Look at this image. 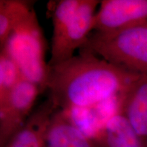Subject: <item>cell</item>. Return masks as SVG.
Wrapping results in <instances>:
<instances>
[{
	"label": "cell",
	"instance_id": "11",
	"mask_svg": "<svg viewBox=\"0 0 147 147\" xmlns=\"http://www.w3.org/2000/svg\"><path fill=\"white\" fill-rule=\"evenodd\" d=\"M34 3L27 0H0L1 47L12 31L34 12Z\"/></svg>",
	"mask_w": 147,
	"mask_h": 147
},
{
	"label": "cell",
	"instance_id": "10",
	"mask_svg": "<svg viewBox=\"0 0 147 147\" xmlns=\"http://www.w3.org/2000/svg\"><path fill=\"white\" fill-rule=\"evenodd\" d=\"M120 113L144 139L147 138V75H140L121 101Z\"/></svg>",
	"mask_w": 147,
	"mask_h": 147
},
{
	"label": "cell",
	"instance_id": "4",
	"mask_svg": "<svg viewBox=\"0 0 147 147\" xmlns=\"http://www.w3.org/2000/svg\"><path fill=\"white\" fill-rule=\"evenodd\" d=\"M101 1L82 0L72 20L56 41L51 42L49 66L60 63L73 57L75 51L85 43L93 30L96 9Z\"/></svg>",
	"mask_w": 147,
	"mask_h": 147
},
{
	"label": "cell",
	"instance_id": "3",
	"mask_svg": "<svg viewBox=\"0 0 147 147\" xmlns=\"http://www.w3.org/2000/svg\"><path fill=\"white\" fill-rule=\"evenodd\" d=\"M47 41L35 10L12 31L1 51L19 67L23 78L47 90L49 64L46 61Z\"/></svg>",
	"mask_w": 147,
	"mask_h": 147
},
{
	"label": "cell",
	"instance_id": "5",
	"mask_svg": "<svg viewBox=\"0 0 147 147\" xmlns=\"http://www.w3.org/2000/svg\"><path fill=\"white\" fill-rule=\"evenodd\" d=\"M40 93L38 86L23 79L0 105V147L4 146L23 127Z\"/></svg>",
	"mask_w": 147,
	"mask_h": 147
},
{
	"label": "cell",
	"instance_id": "6",
	"mask_svg": "<svg viewBox=\"0 0 147 147\" xmlns=\"http://www.w3.org/2000/svg\"><path fill=\"white\" fill-rule=\"evenodd\" d=\"M93 21L95 32L119 31L147 23V0H102Z\"/></svg>",
	"mask_w": 147,
	"mask_h": 147
},
{
	"label": "cell",
	"instance_id": "7",
	"mask_svg": "<svg viewBox=\"0 0 147 147\" xmlns=\"http://www.w3.org/2000/svg\"><path fill=\"white\" fill-rule=\"evenodd\" d=\"M46 147H100L93 138L80 129L68 113L57 109L51 117Z\"/></svg>",
	"mask_w": 147,
	"mask_h": 147
},
{
	"label": "cell",
	"instance_id": "12",
	"mask_svg": "<svg viewBox=\"0 0 147 147\" xmlns=\"http://www.w3.org/2000/svg\"><path fill=\"white\" fill-rule=\"evenodd\" d=\"M23 79L15 62L3 51H0V105L5 102L13 89Z\"/></svg>",
	"mask_w": 147,
	"mask_h": 147
},
{
	"label": "cell",
	"instance_id": "2",
	"mask_svg": "<svg viewBox=\"0 0 147 147\" xmlns=\"http://www.w3.org/2000/svg\"><path fill=\"white\" fill-rule=\"evenodd\" d=\"M80 51L132 72L147 75V23L115 32H94Z\"/></svg>",
	"mask_w": 147,
	"mask_h": 147
},
{
	"label": "cell",
	"instance_id": "9",
	"mask_svg": "<svg viewBox=\"0 0 147 147\" xmlns=\"http://www.w3.org/2000/svg\"><path fill=\"white\" fill-rule=\"evenodd\" d=\"M91 137L100 147H145V139L120 113L104 121Z\"/></svg>",
	"mask_w": 147,
	"mask_h": 147
},
{
	"label": "cell",
	"instance_id": "14",
	"mask_svg": "<svg viewBox=\"0 0 147 147\" xmlns=\"http://www.w3.org/2000/svg\"><path fill=\"white\" fill-rule=\"evenodd\" d=\"M144 144H145V147H147V138L144 140Z\"/></svg>",
	"mask_w": 147,
	"mask_h": 147
},
{
	"label": "cell",
	"instance_id": "1",
	"mask_svg": "<svg viewBox=\"0 0 147 147\" xmlns=\"http://www.w3.org/2000/svg\"><path fill=\"white\" fill-rule=\"evenodd\" d=\"M80 51L68 60L49 66V97L58 109L68 113L93 108L112 99L122 101L141 75Z\"/></svg>",
	"mask_w": 147,
	"mask_h": 147
},
{
	"label": "cell",
	"instance_id": "13",
	"mask_svg": "<svg viewBox=\"0 0 147 147\" xmlns=\"http://www.w3.org/2000/svg\"><path fill=\"white\" fill-rule=\"evenodd\" d=\"M82 0H60L53 7L51 18L53 25L52 42L58 40L75 16Z\"/></svg>",
	"mask_w": 147,
	"mask_h": 147
},
{
	"label": "cell",
	"instance_id": "8",
	"mask_svg": "<svg viewBox=\"0 0 147 147\" xmlns=\"http://www.w3.org/2000/svg\"><path fill=\"white\" fill-rule=\"evenodd\" d=\"M57 109L49 97L32 112L23 127L3 147H46L48 127Z\"/></svg>",
	"mask_w": 147,
	"mask_h": 147
}]
</instances>
